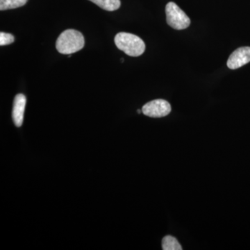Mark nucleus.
Listing matches in <instances>:
<instances>
[{"label":"nucleus","mask_w":250,"mask_h":250,"mask_svg":"<svg viewBox=\"0 0 250 250\" xmlns=\"http://www.w3.org/2000/svg\"><path fill=\"white\" fill-rule=\"evenodd\" d=\"M114 41L117 47L130 57H139L146 50L144 41L134 34L119 33L115 37Z\"/></svg>","instance_id":"nucleus-2"},{"label":"nucleus","mask_w":250,"mask_h":250,"mask_svg":"<svg viewBox=\"0 0 250 250\" xmlns=\"http://www.w3.org/2000/svg\"><path fill=\"white\" fill-rule=\"evenodd\" d=\"M27 2V0H0V10L14 9L21 7Z\"/></svg>","instance_id":"nucleus-9"},{"label":"nucleus","mask_w":250,"mask_h":250,"mask_svg":"<svg viewBox=\"0 0 250 250\" xmlns=\"http://www.w3.org/2000/svg\"><path fill=\"white\" fill-rule=\"evenodd\" d=\"M162 248L164 250H182L178 241L171 236H166L163 238Z\"/></svg>","instance_id":"nucleus-8"},{"label":"nucleus","mask_w":250,"mask_h":250,"mask_svg":"<svg viewBox=\"0 0 250 250\" xmlns=\"http://www.w3.org/2000/svg\"><path fill=\"white\" fill-rule=\"evenodd\" d=\"M26 102L27 99L23 94H18L14 99L12 117L14 124L18 127H20L22 125Z\"/></svg>","instance_id":"nucleus-6"},{"label":"nucleus","mask_w":250,"mask_h":250,"mask_svg":"<svg viewBox=\"0 0 250 250\" xmlns=\"http://www.w3.org/2000/svg\"><path fill=\"white\" fill-rule=\"evenodd\" d=\"M100 8L108 11H114L121 7V0H89Z\"/></svg>","instance_id":"nucleus-7"},{"label":"nucleus","mask_w":250,"mask_h":250,"mask_svg":"<svg viewBox=\"0 0 250 250\" xmlns=\"http://www.w3.org/2000/svg\"><path fill=\"white\" fill-rule=\"evenodd\" d=\"M166 20L171 27L177 30L187 29L190 24V18L175 3L169 2L166 7Z\"/></svg>","instance_id":"nucleus-3"},{"label":"nucleus","mask_w":250,"mask_h":250,"mask_svg":"<svg viewBox=\"0 0 250 250\" xmlns=\"http://www.w3.org/2000/svg\"><path fill=\"white\" fill-rule=\"evenodd\" d=\"M14 36L7 33H0V45L4 46L10 45L14 42Z\"/></svg>","instance_id":"nucleus-10"},{"label":"nucleus","mask_w":250,"mask_h":250,"mask_svg":"<svg viewBox=\"0 0 250 250\" xmlns=\"http://www.w3.org/2000/svg\"><path fill=\"white\" fill-rule=\"evenodd\" d=\"M138 113H139V114H140V113H141V110H138Z\"/></svg>","instance_id":"nucleus-11"},{"label":"nucleus","mask_w":250,"mask_h":250,"mask_svg":"<svg viewBox=\"0 0 250 250\" xmlns=\"http://www.w3.org/2000/svg\"><path fill=\"white\" fill-rule=\"evenodd\" d=\"M143 114L151 118H162L171 112L170 103L166 100H155L145 104L142 108Z\"/></svg>","instance_id":"nucleus-4"},{"label":"nucleus","mask_w":250,"mask_h":250,"mask_svg":"<svg viewBox=\"0 0 250 250\" xmlns=\"http://www.w3.org/2000/svg\"><path fill=\"white\" fill-rule=\"evenodd\" d=\"M84 44L82 33L75 29H67L59 36L56 47L59 53L72 54L83 48Z\"/></svg>","instance_id":"nucleus-1"},{"label":"nucleus","mask_w":250,"mask_h":250,"mask_svg":"<svg viewBox=\"0 0 250 250\" xmlns=\"http://www.w3.org/2000/svg\"><path fill=\"white\" fill-rule=\"evenodd\" d=\"M250 62V47H242L237 49L230 55L228 66L231 70H236Z\"/></svg>","instance_id":"nucleus-5"}]
</instances>
